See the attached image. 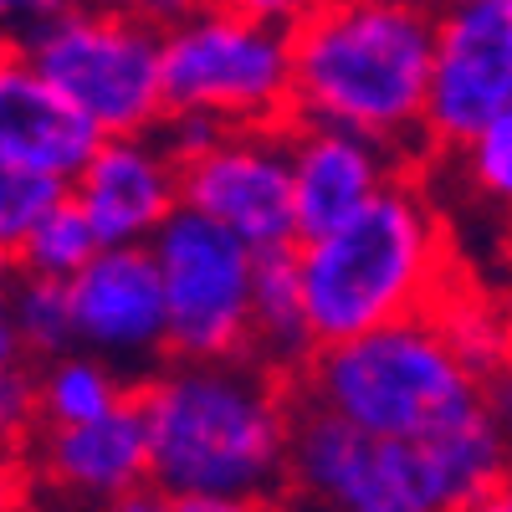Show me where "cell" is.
Instances as JSON below:
<instances>
[{
  "label": "cell",
  "instance_id": "3957f363",
  "mask_svg": "<svg viewBox=\"0 0 512 512\" xmlns=\"http://www.w3.org/2000/svg\"><path fill=\"white\" fill-rule=\"evenodd\" d=\"M303 282L318 344L431 318L451 287V251L436 205L405 175L349 226L303 241Z\"/></svg>",
  "mask_w": 512,
  "mask_h": 512
},
{
  "label": "cell",
  "instance_id": "9a60e30c",
  "mask_svg": "<svg viewBox=\"0 0 512 512\" xmlns=\"http://www.w3.org/2000/svg\"><path fill=\"white\" fill-rule=\"evenodd\" d=\"M36 466L52 487L82 502H118L154 482V456L139 405H123L88 425H62V431H36Z\"/></svg>",
  "mask_w": 512,
  "mask_h": 512
},
{
  "label": "cell",
  "instance_id": "cb8c5ba5",
  "mask_svg": "<svg viewBox=\"0 0 512 512\" xmlns=\"http://www.w3.org/2000/svg\"><path fill=\"white\" fill-rule=\"evenodd\" d=\"M231 134V128L221 123V118H205V113H180V108H169L164 113V123L154 128V139L164 144V154L175 159L180 169L185 164H195V159H205L210 149H221V139Z\"/></svg>",
  "mask_w": 512,
  "mask_h": 512
},
{
  "label": "cell",
  "instance_id": "5b68a950",
  "mask_svg": "<svg viewBox=\"0 0 512 512\" xmlns=\"http://www.w3.org/2000/svg\"><path fill=\"white\" fill-rule=\"evenodd\" d=\"M11 57L52 82L103 139L154 134L169 113L164 36L118 11L113 0H88L57 21L16 31Z\"/></svg>",
  "mask_w": 512,
  "mask_h": 512
},
{
  "label": "cell",
  "instance_id": "30bf717a",
  "mask_svg": "<svg viewBox=\"0 0 512 512\" xmlns=\"http://www.w3.org/2000/svg\"><path fill=\"white\" fill-rule=\"evenodd\" d=\"M180 175H185V210L226 226L251 251L303 246L287 128H231L221 149L185 164Z\"/></svg>",
  "mask_w": 512,
  "mask_h": 512
},
{
  "label": "cell",
  "instance_id": "8992f818",
  "mask_svg": "<svg viewBox=\"0 0 512 512\" xmlns=\"http://www.w3.org/2000/svg\"><path fill=\"white\" fill-rule=\"evenodd\" d=\"M164 93L169 108L226 128H287L297 118L292 31L210 6L164 36Z\"/></svg>",
  "mask_w": 512,
  "mask_h": 512
},
{
  "label": "cell",
  "instance_id": "8fae6325",
  "mask_svg": "<svg viewBox=\"0 0 512 512\" xmlns=\"http://www.w3.org/2000/svg\"><path fill=\"white\" fill-rule=\"evenodd\" d=\"M72 308H77V349L144 379L164 369L169 318L149 246H103L93 267L72 277Z\"/></svg>",
  "mask_w": 512,
  "mask_h": 512
},
{
  "label": "cell",
  "instance_id": "ac0fdd59",
  "mask_svg": "<svg viewBox=\"0 0 512 512\" xmlns=\"http://www.w3.org/2000/svg\"><path fill=\"white\" fill-rule=\"evenodd\" d=\"M431 323L446 338L451 359L482 390L507 379V369H512V308L502 297H492L487 287H472V282H451L446 297L431 308Z\"/></svg>",
  "mask_w": 512,
  "mask_h": 512
},
{
  "label": "cell",
  "instance_id": "1f68e13d",
  "mask_svg": "<svg viewBox=\"0 0 512 512\" xmlns=\"http://www.w3.org/2000/svg\"><path fill=\"white\" fill-rule=\"evenodd\" d=\"M487 400H492V410L512 425V369H507V379H502V384H492V390H487Z\"/></svg>",
  "mask_w": 512,
  "mask_h": 512
},
{
  "label": "cell",
  "instance_id": "d6986e66",
  "mask_svg": "<svg viewBox=\"0 0 512 512\" xmlns=\"http://www.w3.org/2000/svg\"><path fill=\"white\" fill-rule=\"evenodd\" d=\"M77 349L72 282L11 272L6 318H0V364H47Z\"/></svg>",
  "mask_w": 512,
  "mask_h": 512
},
{
  "label": "cell",
  "instance_id": "9c48e42d",
  "mask_svg": "<svg viewBox=\"0 0 512 512\" xmlns=\"http://www.w3.org/2000/svg\"><path fill=\"white\" fill-rule=\"evenodd\" d=\"M512 108V0H441L425 144L461 149Z\"/></svg>",
  "mask_w": 512,
  "mask_h": 512
},
{
  "label": "cell",
  "instance_id": "f546056e",
  "mask_svg": "<svg viewBox=\"0 0 512 512\" xmlns=\"http://www.w3.org/2000/svg\"><path fill=\"white\" fill-rule=\"evenodd\" d=\"M103 512H175V497H169L164 487H139V492H128V497H118V502H108Z\"/></svg>",
  "mask_w": 512,
  "mask_h": 512
},
{
  "label": "cell",
  "instance_id": "603a6c76",
  "mask_svg": "<svg viewBox=\"0 0 512 512\" xmlns=\"http://www.w3.org/2000/svg\"><path fill=\"white\" fill-rule=\"evenodd\" d=\"M62 200H72V185H67V180L0 164V246H6V256H11L41 221H47Z\"/></svg>",
  "mask_w": 512,
  "mask_h": 512
},
{
  "label": "cell",
  "instance_id": "83f0119b",
  "mask_svg": "<svg viewBox=\"0 0 512 512\" xmlns=\"http://www.w3.org/2000/svg\"><path fill=\"white\" fill-rule=\"evenodd\" d=\"M77 6H88V0H0V11H6V26L11 36L26 31V26H41V21H57Z\"/></svg>",
  "mask_w": 512,
  "mask_h": 512
},
{
  "label": "cell",
  "instance_id": "484cf974",
  "mask_svg": "<svg viewBox=\"0 0 512 512\" xmlns=\"http://www.w3.org/2000/svg\"><path fill=\"white\" fill-rule=\"evenodd\" d=\"M118 11H128L134 21H144V26H154L159 36H169V31H180L185 21H195L200 11H210L216 0H113Z\"/></svg>",
  "mask_w": 512,
  "mask_h": 512
},
{
  "label": "cell",
  "instance_id": "f1b7e54d",
  "mask_svg": "<svg viewBox=\"0 0 512 512\" xmlns=\"http://www.w3.org/2000/svg\"><path fill=\"white\" fill-rule=\"evenodd\" d=\"M175 512H277L272 497H175Z\"/></svg>",
  "mask_w": 512,
  "mask_h": 512
},
{
  "label": "cell",
  "instance_id": "7402d4cb",
  "mask_svg": "<svg viewBox=\"0 0 512 512\" xmlns=\"http://www.w3.org/2000/svg\"><path fill=\"white\" fill-rule=\"evenodd\" d=\"M456 175L482 205H492L502 221H512V108L497 113L477 139L456 149Z\"/></svg>",
  "mask_w": 512,
  "mask_h": 512
},
{
  "label": "cell",
  "instance_id": "44dd1931",
  "mask_svg": "<svg viewBox=\"0 0 512 512\" xmlns=\"http://www.w3.org/2000/svg\"><path fill=\"white\" fill-rule=\"evenodd\" d=\"M103 251L93 221H88V210H82L77 200H62L47 221H41L6 262L11 272L21 277H52V282H72L77 272H88L93 267V256Z\"/></svg>",
  "mask_w": 512,
  "mask_h": 512
},
{
  "label": "cell",
  "instance_id": "d4e9b609",
  "mask_svg": "<svg viewBox=\"0 0 512 512\" xmlns=\"http://www.w3.org/2000/svg\"><path fill=\"white\" fill-rule=\"evenodd\" d=\"M0 420H6V441H11V446H16L26 431H41L36 364H0Z\"/></svg>",
  "mask_w": 512,
  "mask_h": 512
},
{
  "label": "cell",
  "instance_id": "5bb4252c",
  "mask_svg": "<svg viewBox=\"0 0 512 512\" xmlns=\"http://www.w3.org/2000/svg\"><path fill=\"white\" fill-rule=\"evenodd\" d=\"M103 149V134L82 118L52 82H41L21 57L0 62V164L36 169L52 180H77Z\"/></svg>",
  "mask_w": 512,
  "mask_h": 512
},
{
  "label": "cell",
  "instance_id": "ba28073f",
  "mask_svg": "<svg viewBox=\"0 0 512 512\" xmlns=\"http://www.w3.org/2000/svg\"><path fill=\"white\" fill-rule=\"evenodd\" d=\"M292 487L323 512H446L420 441H379L318 405H297Z\"/></svg>",
  "mask_w": 512,
  "mask_h": 512
},
{
  "label": "cell",
  "instance_id": "2e32d148",
  "mask_svg": "<svg viewBox=\"0 0 512 512\" xmlns=\"http://www.w3.org/2000/svg\"><path fill=\"white\" fill-rule=\"evenodd\" d=\"M318 333L308 313L303 251L277 246L256 251V287H251V359L272 374H303L318 354Z\"/></svg>",
  "mask_w": 512,
  "mask_h": 512
},
{
  "label": "cell",
  "instance_id": "4dcf8cb0",
  "mask_svg": "<svg viewBox=\"0 0 512 512\" xmlns=\"http://www.w3.org/2000/svg\"><path fill=\"white\" fill-rule=\"evenodd\" d=\"M456 512H512V482H502V487H492V492L472 497V502L456 507Z\"/></svg>",
  "mask_w": 512,
  "mask_h": 512
},
{
  "label": "cell",
  "instance_id": "4316f807",
  "mask_svg": "<svg viewBox=\"0 0 512 512\" xmlns=\"http://www.w3.org/2000/svg\"><path fill=\"white\" fill-rule=\"evenodd\" d=\"M216 6L241 11V16H256V21L282 26V31H297V26H303V21L323 6V0H216Z\"/></svg>",
  "mask_w": 512,
  "mask_h": 512
},
{
  "label": "cell",
  "instance_id": "277c9868",
  "mask_svg": "<svg viewBox=\"0 0 512 512\" xmlns=\"http://www.w3.org/2000/svg\"><path fill=\"white\" fill-rule=\"evenodd\" d=\"M297 384L303 405L344 415L379 441H431L487 400L482 384L451 359L431 318L323 344Z\"/></svg>",
  "mask_w": 512,
  "mask_h": 512
},
{
  "label": "cell",
  "instance_id": "7a4b0ae2",
  "mask_svg": "<svg viewBox=\"0 0 512 512\" xmlns=\"http://www.w3.org/2000/svg\"><path fill=\"white\" fill-rule=\"evenodd\" d=\"M436 11L425 0H323L292 31L297 118L405 154L425 139Z\"/></svg>",
  "mask_w": 512,
  "mask_h": 512
},
{
  "label": "cell",
  "instance_id": "ffe728a7",
  "mask_svg": "<svg viewBox=\"0 0 512 512\" xmlns=\"http://www.w3.org/2000/svg\"><path fill=\"white\" fill-rule=\"evenodd\" d=\"M139 390H128V374L88 349H72L62 359L36 364V410L41 431H62V425H88L123 405H134Z\"/></svg>",
  "mask_w": 512,
  "mask_h": 512
},
{
  "label": "cell",
  "instance_id": "4fadbf2b",
  "mask_svg": "<svg viewBox=\"0 0 512 512\" xmlns=\"http://www.w3.org/2000/svg\"><path fill=\"white\" fill-rule=\"evenodd\" d=\"M292 190H297V236L318 241L349 226L400 180V154L349 128L292 123Z\"/></svg>",
  "mask_w": 512,
  "mask_h": 512
},
{
  "label": "cell",
  "instance_id": "6da1fadb",
  "mask_svg": "<svg viewBox=\"0 0 512 512\" xmlns=\"http://www.w3.org/2000/svg\"><path fill=\"white\" fill-rule=\"evenodd\" d=\"M154 487L169 497H277L292 487L297 405L282 374L256 359H169L134 395Z\"/></svg>",
  "mask_w": 512,
  "mask_h": 512
},
{
  "label": "cell",
  "instance_id": "e0dca14e",
  "mask_svg": "<svg viewBox=\"0 0 512 512\" xmlns=\"http://www.w3.org/2000/svg\"><path fill=\"white\" fill-rule=\"evenodd\" d=\"M420 451H425V466H431V482L446 512L512 482V425L492 410V400H482L472 415L446 425L441 436L420 441Z\"/></svg>",
  "mask_w": 512,
  "mask_h": 512
},
{
  "label": "cell",
  "instance_id": "7c38bea8",
  "mask_svg": "<svg viewBox=\"0 0 512 512\" xmlns=\"http://www.w3.org/2000/svg\"><path fill=\"white\" fill-rule=\"evenodd\" d=\"M72 200L88 210L103 246H154L185 210V175L154 134L103 139L93 164L72 180Z\"/></svg>",
  "mask_w": 512,
  "mask_h": 512
},
{
  "label": "cell",
  "instance_id": "52a82bcc",
  "mask_svg": "<svg viewBox=\"0 0 512 512\" xmlns=\"http://www.w3.org/2000/svg\"><path fill=\"white\" fill-rule=\"evenodd\" d=\"M154 267L164 287L169 359L216 364L251 359V287L256 251L226 226L180 210L154 236Z\"/></svg>",
  "mask_w": 512,
  "mask_h": 512
}]
</instances>
